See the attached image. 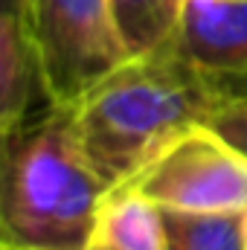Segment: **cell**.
I'll list each match as a JSON object with an SVG mask.
<instances>
[{
    "label": "cell",
    "instance_id": "6da1fadb",
    "mask_svg": "<svg viewBox=\"0 0 247 250\" xmlns=\"http://www.w3.org/2000/svg\"><path fill=\"white\" fill-rule=\"evenodd\" d=\"M245 93L233 79L198 70L175 50L128 59L76 105H70L79 146L108 189L128 184L157 151L230 96Z\"/></svg>",
    "mask_w": 247,
    "mask_h": 250
},
{
    "label": "cell",
    "instance_id": "7a4b0ae2",
    "mask_svg": "<svg viewBox=\"0 0 247 250\" xmlns=\"http://www.w3.org/2000/svg\"><path fill=\"white\" fill-rule=\"evenodd\" d=\"M108 187L87 163L70 108L21 125L3 140V242L18 248H87Z\"/></svg>",
    "mask_w": 247,
    "mask_h": 250
},
{
    "label": "cell",
    "instance_id": "3957f363",
    "mask_svg": "<svg viewBox=\"0 0 247 250\" xmlns=\"http://www.w3.org/2000/svg\"><path fill=\"white\" fill-rule=\"evenodd\" d=\"M26 21L50 108L76 105L128 62L108 0H38Z\"/></svg>",
    "mask_w": 247,
    "mask_h": 250
},
{
    "label": "cell",
    "instance_id": "277c9868",
    "mask_svg": "<svg viewBox=\"0 0 247 250\" xmlns=\"http://www.w3.org/2000/svg\"><path fill=\"white\" fill-rule=\"evenodd\" d=\"M123 187L160 209L247 212V154L198 123L181 131Z\"/></svg>",
    "mask_w": 247,
    "mask_h": 250
},
{
    "label": "cell",
    "instance_id": "5b68a950",
    "mask_svg": "<svg viewBox=\"0 0 247 250\" xmlns=\"http://www.w3.org/2000/svg\"><path fill=\"white\" fill-rule=\"evenodd\" d=\"M172 47L198 70L247 87V0H186Z\"/></svg>",
    "mask_w": 247,
    "mask_h": 250
},
{
    "label": "cell",
    "instance_id": "8992f818",
    "mask_svg": "<svg viewBox=\"0 0 247 250\" xmlns=\"http://www.w3.org/2000/svg\"><path fill=\"white\" fill-rule=\"evenodd\" d=\"M35 90L44 96L29 21L23 6L18 0H9L0 21V134L3 140L12 137L21 125H26V114Z\"/></svg>",
    "mask_w": 247,
    "mask_h": 250
},
{
    "label": "cell",
    "instance_id": "52a82bcc",
    "mask_svg": "<svg viewBox=\"0 0 247 250\" xmlns=\"http://www.w3.org/2000/svg\"><path fill=\"white\" fill-rule=\"evenodd\" d=\"M87 250H169L163 209L128 187L105 192Z\"/></svg>",
    "mask_w": 247,
    "mask_h": 250
},
{
    "label": "cell",
    "instance_id": "ba28073f",
    "mask_svg": "<svg viewBox=\"0 0 247 250\" xmlns=\"http://www.w3.org/2000/svg\"><path fill=\"white\" fill-rule=\"evenodd\" d=\"M128 59L169 50L178 38L186 0H108Z\"/></svg>",
    "mask_w": 247,
    "mask_h": 250
},
{
    "label": "cell",
    "instance_id": "9c48e42d",
    "mask_svg": "<svg viewBox=\"0 0 247 250\" xmlns=\"http://www.w3.org/2000/svg\"><path fill=\"white\" fill-rule=\"evenodd\" d=\"M169 250H247V212L163 209Z\"/></svg>",
    "mask_w": 247,
    "mask_h": 250
},
{
    "label": "cell",
    "instance_id": "30bf717a",
    "mask_svg": "<svg viewBox=\"0 0 247 250\" xmlns=\"http://www.w3.org/2000/svg\"><path fill=\"white\" fill-rule=\"evenodd\" d=\"M221 140H227L233 148H239L242 154H247V93L230 96L224 105H218L206 123Z\"/></svg>",
    "mask_w": 247,
    "mask_h": 250
},
{
    "label": "cell",
    "instance_id": "8fae6325",
    "mask_svg": "<svg viewBox=\"0 0 247 250\" xmlns=\"http://www.w3.org/2000/svg\"><path fill=\"white\" fill-rule=\"evenodd\" d=\"M0 250H87V248H18V245H6L3 242Z\"/></svg>",
    "mask_w": 247,
    "mask_h": 250
},
{
    "label": "cell",
    "instance_id": "7c38bea8",
    "mask_svg": "<svg viewBox=\"0 0 247 250\" xmlns=\"http://www.w3.org/2000/svg\"><path fill=\"white\" fill-rule=\"evenodd\" d=\"M18 3L23 6V12H26V18H29V15H32V9L38 6V0H18Z\"/></svg>",
    "mask_w": 247,
    "mask_h": 250
}]
</instances>
